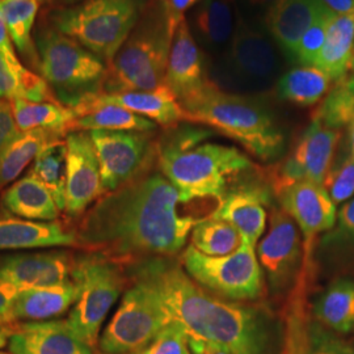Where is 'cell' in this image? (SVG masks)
Masks as SVG:
<instances>
[{"instance_id": "44dd1931", "label": "cell", "mask_w": 354, "mask_h": 354, "mask_svg": "<svg viewBox=\"0 0 354 354\" xmlns=\"http://www.w3.org/2000/svg\"><path fill=\"white\" fill-rule=\"evenodd\" d=\"M326 8L320 0H277L266 12V30L283 54L294 59L304 32Z\"/></svg>"}, {"instance_id": "5b68a950", "label": "cell", "mask_w": 354, "mask_h": 354, "mask_svg": "<svg viewBox=\"0 0 354 354\" xmlns=\"http://www.w3.org/2000/svg\"><path fill=\"white\" fill-rule=\"evenodd\" d=\"M172 39L162 0H150L121 49L106 64L102 93L153 91L165 86Z\"/></svg>"}, {"instance_id": "f907efd6", "label": "cell", "mask_w": 354, "mask_h": 354, "mask_svg": "<svg viewBox=\"0 0 354 354\" xmlns=\"http://www.w3.org/2000/svg\"><path fill=\"white\" fill-rule=\"evenodd\" d=\"M12 330V324H1L0 326V349L7 345V342L10 340Z\"/></svg>"}, {"instance_id": "9f6ffc18", "label": "cell", "mask_w": 354, "mask_h": 354, "mask_svg": "<svg viewBox=\"0 0 354 354\" xmlns=\"http://www.w3.org/2000/svg\"><path fill=\"white\" fill-rule=\"evenodd\" d=\"M0 354H12V353H8V352H0Z\"/></svg>"}, {"instance_id": "74e56055", "label": "cell", "mask_w": 354, "mask_h": 354, "mask_svg": "<svg viewBox=\"0 0 354 354\" xmlns=\"http://www.w3.org/2000/svg\"><path fill=\"white\" fill-rule=\"evenodd\" d=\"M333 16L335 13L330 12L328 8H326L317 16L313 26L304 32L294 53V59L298 64L302 66H315L317 57L326 42L329 23Z\"/></svg>"}, {"instance_id": "bcb514c9", "label": "cell", "mask_w": 354, "mask_h": 354, "mask_svg": "<svg viewBox=\"0 0 354 354\" xmlns=\"http://www.w3.org/2000/svg\"><path fill=\"white\" fill-rule=\"evenodd\" d=\"M0 54L6 58V61L12 66L17 73L24 71L26 67L21 64V61L16 55V49L13 46L12 39L10 36L8 28L6 24V20L3 15L0 12Z\"/></svg>"}, {"instance_id": "d590c367", "label": "cell", "mask_w": 354, "mask_h": 354, "mask_svg": "<svg viewBox=\"0 0 354 354\" xmlns=\"http://www.w3.org/2000/svg\"><path fill=\"white\" fill-rule=\"evenodd\" d=\"M192 245L206 256H226L241 244L239 232L223 219L214 216L196 222L190 231Z\"/></svg>"}, {"instance_id": "4fadbf2b", "label": "cell", "mask_w": 354, "mask_h": 354, "mask_svg": "<svg viewBox=\"0 0 354 354\" xmlns=\"http://www.w3.org/2000/svg\"><path fill=\"white\" fill-rule=\"evenodd\" d=\"M100 165L104 192H113L140 175L151 156L149 133L140 131H88Z\"/></svg>"}, {"instance_id": "91938a15", "label": "cell", "mask_w": 354, "mask_h": 354, "mask_svg": "<svg viewBox=\"0 0 354 354\" xmlns=\"http://www.w3.org/2000/svg\"><path fill=\"white\" fill-rule=\"evenodd\" d=\"M0 326H1V324H0Z\"/></svg>"}, {"instance_id": "f546056e", "label": "cell", "mask_w": 354, "mask_h": 354, "mask_svg": "<svg viewBox=\"0 0 354 354\" xmlns=\"http://www.w3.org/2000/svg\"><path fill=\"white\" fill-rule=\"evenodd\" d=\"M10 102L15 122L21 133L42 129L64 137L73 131L75 111L59 102H33L16 99Z\"/></svg>"}, {"instance_id": "ab89813d", "label": "cell", "mask_w": 354, "mask_h": 354, "mask_svg": "<svg viewBox=\"0 0 354 354\" xmlns=\"http://www.w3.org/2000/svg\"><path fill=\"white\" fill-rule=\"evenodd\" d=\"M133 354H193L190 351L189 336L177 322L169 323L151 342Z\"/></svg>"}, {"instance_id": "e575fe53", "label": "cell", "mask_w": 354, "mask_h": 354, "mask_svg": "<svg viewBox=\"0 0 354 354\" xmlns=\"http://www.w3.org/2000/svg\"><path fill=\"white\" fill-rule=\"evenodd\" d=\"M307 279V276H299L286 306L283 354H308L310 320L306 310Z\"/></svg>"}, {"instance_id": "7bdbcfd3", "label": "cell", "mask_w": 354, "mask_h": 354, "mask_svg": "<svg viewBox=\"0 0 354 354\" xmlns=\"http://www.w3.org/2000/svg\"><path fill=\"white\" fill-rule=\"evenodd\" d=\"M29 68L17 73L12 66L6 61L0 54V99L12 102L16 99H23L21 77Z\"/></svg>"}, {"instance_id": "83f0119b", "label": "cell", "mask_w": 354, "mask_h": 354, "mask_svg": "<svg viewBox=\"0 0 354 354\" xmlns=\"http://www.w3.org/2000/svg\"><path fill=\"white\" fill-rule=\"evenodd\" d=\"M354 58V13L335 15L315 67L333 80L351 71Z\"/></svg>"}, {"instance_id": "4316f807", "label": "cell", "mask_w": 354, "mask_h": 354, "mask_svg": "<svg viewBox=\"0 0 354 354\" xmlns=\"http://www.w3.org/2000/svg\"><path fill=\"white\" fill-rule=\"evenodd\" d=\"M3 201L11 213L28 221L53 222L59 215L50 190L30 172L10 187Z\"/></svg>"}, {"instance_id": "d6a6232c", "label": "cell", "mask_w": 354, "mask_h": 354, "mask_svg": "<svg viewBox=\"0 0 354 354\" xmlns=\"http://www.w3.org/2000/svg\"><path fill=\"white\" fill-rule=\"evenodd\" d=\"M57 138L64 137L42 129L20 133V136L0 153V189L20 176L26 167L35 162L44 147Z\"/></svg>"}, {"instance_id": "7c38bea8", "label": "cell", "mask_w": 354, "mask_h": 354, "mask_svg": "<svg viewBox=\"0 0 354 354\" xmlns=\"http://www.w3.org/2000/svg\"><path fill=\"white\" fill-rule=\"evenodd\" d=\"M257 259L274 292L292 290L304 266L301 231L281 206L269 218V228L257 243Z\"/></svg>"}, {"instance_id": "8d00e7d4", "label": "cell", "mask_w": 354, "mask_h": 354, "mask_svg": "<svg viewBox=\"0 0 354 354\" xmlns=\"http://www.w3.org/2000/svg\"><path fill=\"white\" fill-rule=\"evenodd\" d=\"M313 115L336 130L351 125L354 117V73L349 71L333 82Z\"/></svg>"}, {"instance_id": "11a10c76", "label": "cell", "mask_w": 354, "mask_h": 354, "mask_svg": "<svg viewBox=\"0 0 354 354\" xmlns=\"http://www.w3.org/2000/svg\"><path fill=\"white\" fill-rule=\"evenodd\" d=\"M351 71H352V73H354V58L353 62H352V67H351Z\"/></svg>"}, {"instance_id": "60d3db41", "label": "cell", "mask_w": 354, "mask_h": 354, "mask_svg": "<svg viewBox=\"0 0 354 354\" xmlns=\"http://www.w3.org/2000/svg\"><path fill=\"white\" fill-rule=\"evenodd\" d=\"M308 354H354V346L317 322H310Z\"/></svg>"}, {"instance_id": "30bf717a", "label": "cell", "mask_w": 354, "mask_h": 354, "mask_svg": "<svg viewBox=\"0 0 354 354\" xmlns=\"http://www.w3.org/2000/svg\"><path fill=\"white\" fill-rule=\"evenodd\" d=\"M183 269L203 289L231 302H252L263 294V269L251 244L241 241L235 252L206 256L189 245L181 256Z\"/></svg>"}, {"instance_id": "6f0895ef", "label": "cell", "mask_w": 354, "mask_h": 354, "mask_svg": "<svg viewBox=\"0 0 354 354\" xmlns=\"http://www.w3.org/2000/svg\"><path fill=\"white\" fill-rule=\"evenodd\" d=\"M38 1H39V3H44V1H46V0H38Z\"/></svg>"}, {"instance_id": "cb8c5ba5", "label": "cell", "mask_w": 354, "mask_h": 354, "mask_svg": "<svg viewBox=\"0 0 354 354\" xmlns=\"http://www.w3.org/2000/svg\"><path fill=\"white\" fill-rule=\"evenodd\" d=\"M75 282L62 286L32 288L17 292L10 307L8 324L15 322H44L61 317L77 299Z\"/></svg>"}, {"instance_id": "3957f363", "label": "cell", "mask_w": 354, "mask_h": 354, "mask_svg": "<svg viewBox=\"0 0 354 354\" xmlns=\"http://www.w3.org/2000/svg\"><path fill=\"white\" fill-rule=\"evenodd\" d=\"M203 130L181 131L159 149V167L175 187L181 203L196 198L221 200L232 177L251 171L254 165L235 147L200 143Z\"/></svg>"}, {"instance_id": "b9f144b4", "label": "cell", "mask_w": 354, "mask_h": 354, "mask_svg": "<svg viewBox=\"0 0 354 354\" xmlns=\"http://www.w3.org/2000/svg\"><path fill=\"white\" fill-rule=\"evenodd\" d=\"M335 226L336 227L323 238V245L339 247L354 244V198L342 205Z\"/></svg>"}, {"instance_id": "f35d334b", "label": "cell", "mask_w": 354, "mask_h": 354, "mask_svg": "<svg viewBox=\"0 0 354 354\" xmlns=\"http://www.w3.org/2000/svg\"><path fill=\"white\" fill-rule=\"evenodd\" d=\"M330 200L337 203H345L354 194V156L346 153L339 162H333L323 183Z\"/></svg>"}, {"instance_id": "9a60e30c", "label": "cell", "mask_w": 354, "mask_h": 354, "mask_svg": "<svg viewBox=\"0 0 354 354\" xmlns=\"http://www.w3.org/2000/svg\"><path fill=\"white\" fill-rule=\"evenodd\" d=\"M340 136L342 130L327 127L313 115V120L297 147L279 165L276 189L299 180H308L323 185L335 160Z\"/></svg>"}, {"instance_id": "ba28073f", "label": "cell", "mask_w": 354, "mask_h": 354, "mask_svg": "<svg viewBox=\"0 0 354 354\" xmlns=\"http://www.w3.org/2000/svg\"><path fill=\"white\" fill-rule=\"evenodd\" d=\"M71 279L79 292L67 317L68 326L80 340L95 348L102 323L122 292L125 276L117 263L91 254L76 260Z\"/></svg>"}, {"instance_id": "680465c9", "label": "cell", "mask_w": 354, "mask_h": 354, "mask_svg": "<svg viewBox=\"0 0 354 354\" xmlns=\"http://www.w3.org/2000/svg\"><path fill=\"white\" fill-rule=\"evenodd\" d=\"M0 1H3V0H0Z\"/></svg>"}, {"instance_id": "f6af8a7d", "label": "cell", "mask_w": 354, "mask_h": 354, "mask_svg": "<svg viewBox=\"0 0 354 354\" xmlns=\"http://www.w3.org/2000/svg\"><path fill=\"white\" fill-rule=\"evenodd\" d=\"M201 0H162L168 19L169 30L175 36L178 26L187 19V12L194 8Z\"/></svg>"}, {"instance_id": "ee69618b", "label": "cell", "mask_w": 354, "mask_h": 354, "mask_svg": "<svg viewBox=\"0 0 354 354\" xmlns=\"http://www.w3.org/2000/svg\"><path fill=\"white\" fill-rule=\"evenodd\" d=\"M20 133L13 118L11 102L0 99V153L20 136Z\"/></svg>"}, {"instance_id": "2e32d148", "label": "cell", "mask_w": 354, "mask_h": 354, "mask_svg": "<svg viewBox=\"0 0 354 354\" xmlns=\"http://www.w3.org/2000/svg\"><path fill=\"white\" fill-rule=\"evenodd\" d=\"M67 143L66 212L73 216L87 210L102 193V174L97 155L88 131H71Z\"/></svg>"}, {"instance_id": "7402d4cb", "label": "cell", "mask_w": 354, "mask_h": 354, "mask_svg": "<svg viewBox=\"0 0 354 354\" xmlns=\"http://www.w3.org/2000/svg\"><path fill=\"white\" fill-rule=\"evenodd\" d=\"M236 19L232 0H201L192 10L187 23L198 46L219 58L231 44Z\"/></svg>"}, {"instance_id": "8992f818", "label": "cell", "mask_w": 354, "mask_h": 354, "mask_svg": "<svg viewBox=\"0 0 354 354\" xmlns=\"http://www.w3.org/2000/svg\"><path fill=\"white\" fill-rule=\"evenodd\" d=\"M38 74L64 106L75 108L91 96L102 93L106 64L75 39L50 23L35 30Z\"/></svg>"}, {"instance_id": "603a6c76", "label": "cell", "mask_w": 354, "mask_h": 354, "mask_svg": "<svg viewBox=\"0 0 354 354\" xmlns=\"http://www.w3.org/2000/svg\"><path fill=\"white\" fill-rule=\"evenodd\" d=\"M75 243L76 234L57 222L0 216V251L70 247Z\"/></svg>"}, {"instance_id": "db71d44e", "label": "cell", "mask_w": 354, "mask_h": 354, "mask_svg": "<svg viewBox=\"0 0 354 354\" xmlns=\"http://www.w3.org/2000/svg\"><path fill=\"white\" fill-rule=\"evenodd\" d=\"M349 143H351V152L354 156V117L349 125Z\"/></svg>"}, {"instance_id": "277c9868", "label": "cell", "mask_w": 354, "mask_h": 354, "mask_svg": "<svg viewBox=\"0 0 354 354\" xmlns=\"http://www.w3.org/2000/svg\"><path fill=\"white\" fill-rule=\"evenodd\" d=\"M180 104L184 121L213 127L261 160H272L283 151V133L260 102L227 93L212 82Z\"/></svg>"}, {"instance_id": "ffe728a7", "label": "cell", "mask_w": 354, "mask_h": 354, "mask_svg": "<svg viewBox=\"0 0 354 354\" xmlns=\"http://www.w3.org/2000/svg\"><path fill=\"white\" fill-rule=\"evenodd\" d=\"M203 49L190 33L187 19L178 26L171 44L167 64V84L178 102L189 97L212 83Z\"/></svg>"}, {"instance_id": "681fc988", "label": "cell", "mask_w": 354, "mask_h": 354, "mask_svg": "<svg viewBox=\"0 0 354 354\" xmlns=\"http://www.w3.org/2000/svg\"><path fill=\"white\" fill-rule=\"evenodd\" d=\"M335 15L354 13V0H320Z\"/></svg>"}, {"instance_id": "5bb4252c", "label": "cell", "mask_w": 354, "mask_h": 354, "mask_svg": "<svg viewBox=\"0 0 354 354\" xmlns=\"http://www.w3.org/2000/svg\"><path fill=\"white\" fill-rule=\"evenodd\" d=\"M276 192L279 206L290 215L304 236L302 270H310L317 235L328 232L336 225V205L323 185L308 180L291 183Z\"/></svg>"}, {"instance_id": "52a82bcc", "label": "cell", "mask_w": 354, "mask_h": 354, "mask_svg": "<svg viewBox=\"0 0 354 354\" xmlns=\"http://www.w3.org/2000/svg\"><path fill=\"white\" fill-rule=\"evenodd\" d=\"M150 0H84L50 13L57 28L105 64L112 62Z\"/></svg>"}, {"instance_id": "836d02e7", "label": "cell", "mask_w": 354, "mask_h": 354, "mask_svg": "<svg viewBox=\"0 0 354 354\" xmlns=\"http://www.w3.org/2000/svg\"><path fill=\"white\" fill-rule=\"evenodd\" d=\"M33 176L50 190L59 210L66 209V183H67V143L57 138L44 147L33 162L30 171Z\"/></svg>"}, {"instance_id": "9c48e42d", "label": "cell", "mask_w": 354, "mask_h": 354, "mask_svg": "<svg viewBox=\"0 0 354 354\" xmlns=\"http://www.w3.org/2000/svg\"><path fill=\"white\" fill-rule=\"evenodd\" d=\"M131 281L100 336L102 354L137 353L174 322L163 299L150 283L138 279Z\"/></svg>"}, {"instance_id": "e0dca14e", "label": "cell", "mask_w": 354, "mask_h": 354, "mask_svg": "<svg viewBox=\"0 0 354 354\" xmlns=\"http://www.w3.org/2000/svg\"><path fill=\"white\" fill-rule=\"evenodd\" d=\"M74 263L64 251L0 254V282L19 290L70 283Z\"/></svg>"}, {"instance_id": "c3c4849f", "label": "cell", "mask_w": 354, "mask_h": 354, "mask_svg": "<svg viewBox=\"0 0 354 354\" xmlns=\"http://www.w3.org/2000/svg\"><path fill=\"white\" fill-rule=\"evenodd\" d=\"M189 346L193 354H231L226 348L216 345L214 342H205L193 337H189Z\"/></svg>"}, {"instance_id": "6da1fadb", "label": "cell", "mask_w": 354, "mask_h": 354, "mask_svg": "<svg viewBox=\"0 0 354 354\" xmlns=\"http://www.w3.org/2000/svg\"><path fill=\"white\" fill-rule=\"evenodd\" d=\"M180 203L163 174L137 177L91 207L76 243L117 264L175 254L196 225L193 218L178 214Z\"/></svg>"}, {"instance_id": "7a4b0ae2", "label": "cell", "mask_w": 354, "mask_h": 354, "mask_svg": "<svg viewBox=\"0 0 354 354\" xmlns=\"http://www.w3.org/2000/svg\"><path fill=\"white\" fill-rule=\"evenodd\" d=\"M129 274L158 291L174 322L189 337L214 342L231 354H270V324L261 310L205 290L168 257L133 263Z\"/></svg>"}, {"instance_id": "1f68e13d", "label": "cell", "mask_w": 354, "mask_h": 354, "mask_svg": "<svg viewBox=\"0 0 354 354\" xmlns=\"http://www.w3.org/2000/svg\"><path fill=\"white\" fill-rule=\"evenodd\" d=\"M333 82L315 66H301L281 76L276 89L282 100L299 106H311L326 97Z\"/></svg>"}, {"instance_id": "ac0fdd59", "label": "cell", "mask_w": 354, "mask_h": 354, "mask_svg": "<svg viewBox=\"0 0 354 354\" xmlns=\"http://www.w3.org/2000/svg\"><path fill=\"white\" fill-rule=\"evenodd\" d=\"M269 203L270 194L264 185L245 183L228 189L212 216L226 221L239 232L241 241L256 247L266 232Z\"/></svg>"}, {"instance_id": "4dcf8cb0", "label": "cell", "mask_w": 354, "mask_h": 354, "mask_svg": "<svg viewBox=\"0 0 354 354\" xmlns=\"http://www.w3.org/2000/svg\"><path fill=\"white\" fill-rule=\"evenodd\" d=\"M38 0H3L0 12L3 15L12 39L15 49L20 53L26 64L38 73V54L32 33L37 17Z\"/></svg>"}, {"instance_id": "7dc6e473", "label": "cell", "mask_w": 354, "mask_h": 354, "mask_svg": "<svg viewBox=\"0 0 354 354\" xmlns=\"http://www.w3.org/2000/svg\"><path fill=\"white\" fill-rule=\"evenodd\" d=\"M19 291L12 285L0 282V324H8L10 307Z\"/></svg>"}, {"instance_id": "484cf974", "label": "cell", "mask_w": 354, "mask_h": 354, "mask_svg": "<svg viewBox=\"0 0 354 354\" xmlns=\"http://www.w3.org/2000/svg\"><path fill=\"white\" fill-rule=\"evenodd\" d=\"M76 118L73 131L112 130V131H140L151 133L158 125L151 120L133 113L122 106L99 102L96 95L73 108Z\"/></svg>"}, {"instance_id": "f5cc1de1", "label": "cell", "mask_w": 354, "mask_h": 354, "mask_svg": "<svg viewBox=\"0 0 354 354\" xmlns=\"http://www.w3.org/2000/svg\"><path fill=\"white\" fill-rule=\"evenodd\" d=\"M54 4H57L58 7H68V6H74L77 4L80 1H84V0H51Z\"/></svg>"}, {"instance_id": "d4e9b609", "label": "cell", "mask_w": 354, "mask_h": 354, "mask_svg": "<svg viewBox=\"0 0 354 354\" xmlns=\"http://www.w3.org/2000/svg\"><path fill=\"white\" fill-rule=\"evenodd\" d=\"M96 99L122 106L133 113L151 120L156 125L172 127L184 121L183 106L168 84L153 91L97 93Z\"/></svg>"}, {"instance_id": "f1b7e54d", "label": "cell", "mask_w": 354, "mask_h": 354, "mask_svg": "<svg viewBox=\"0 0 354 354\" xmlns=\"http://www.w3.org/2000/svg\"><path fill=\"white\" fill-rule=\"evenodd\" d=\"M315 322L337 335L354 330V281L339 279L323 291L313 306Z\"/></svg>"}, {"instance_id": "8fae6325", "label": "cell", "mask_w": 354, "mask_h": 354, "mask_svg": "<svg viewBox=\"0 0 354 354\" xmlns=\"http://www.w3.org/2000/svg\"><path fill=\"white\" fill-rule=\"evenodd\" d=\"M282 54L268 30L247 23L238 15L231 44L216 58L213 75L241 86L266 87L283 75Z\"/></svg>"}, {"instance_id": "816d5d0a", "label": "cell", "mask_w": 354, "mask_h": 354, "mask_svg": "<svg viewBox=\"0 0 354 354\" xmlns=\"http://www.w3.org/2000/svg\"><path fill=\"white\" fill-rule=\"evenodd\" d=\"M253 7H259V8H264L268 7V10L277 1V0H247Z\"/></svg>"}, {"instance_id": "d6986e66", "label": "cell", "mask_w": 354, "mask_h": 354, "mask_svg": "<svg viewBox=\"0 0 354 354\" xmlns=\"http://www.w3.org/2000/svg\"><path fill=\"white\" fill-rule=\"evenodd\" d=\"M10 351L12 354H93L67 319L13 323Z\"/></svg>"}]
</instances>
